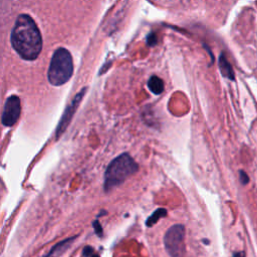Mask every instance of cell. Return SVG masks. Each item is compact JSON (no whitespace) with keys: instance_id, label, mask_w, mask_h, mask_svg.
I'll return each instance as SVG.
<instances>
[{"instance_id":"cell-11","label":"cell","mask_w":257,"mask_h":257,"mask_svg":"<svg viewBox=\"0 0 257 257\" xmlns=\"http://www.w3.org/2000/svg\"><path fill=\"white\" fill-rule=\"evenodd\" d=\"M83 253H84L85 256H89V257H98V255L94 254L92 248H90V247H85L84 250H83Z\"/></svg>"},{"instance_id":"cell-8","label":"cell","mask_w":257,"mask_h":257,"mask_svg":"<svg viewBox=\"0 0 257 257\" xmlns=\"http://www.w3.org/2000/svg\"><path fill=\"white\" fill-rule=\"evenodd\" d=\"M148 87L154 94H161L164 91L165 85L164 81L159 76L153 75L148 81Z\"/></svg>"},{"instance_id":"cell-6","label":"cell","mask_w":257,"mask_h":257,"mask_svg":"<svg viewBox=\"0 0 257 257\" xmlns=\"http://www.w3.org/2000/svg\"><path fill=\"white\" fill-rule=\"evenodd\" d=\"M21 111L20 99L17 95H11L6 99L3 113L2 123L5 126H12L19 118Z\"/></svg>"},{"instance_id":"cell-10","label":"cell","mask_w":257,"mask_h":257,"mask_svg":"<svg viewBox=\"0 0 257 257\" xmlns=\"http://www.w3.org/2000/svg\"><path fill=\"white\" fill-rule=\"evenodd\" d=\"M240 181L243 185H246L249 183V177L244 171H240Z\"/></svg>"},{"instance_id":"cell-2","label":"cell","mask_w":257,"mask_h":257,"mask_svg":"<svg viewBox=\"0 0 257 257\" xmlns=\"http://www.w3.org/2000/svg\"><path fill=\"white\" fill-rule=\"evenodd\" d=\"M139 170V165L127 154L123 153L113 159L107 166L104 173L103 188L105 192L121 185Z\"/></svg>"},{"instance_id":"cell-4","label":"cell","mask_w":257,"mask_h":257,"mask_svg":"<svg viewBox=\"0 0 257 257\" xmlns=\"http://www.w3.org/2000/svg\"><path fill=\"white\" fill-rule=\"evenodd\" d=\"M164 244L171 257H185V227L182 224L171 226L164 236Z\"/></svg>"},{"instance_id":"cell-9","label":"cell","mask_w":257,"mask_h":257,"mask_svg":"<svg viewBox=\"0 0 257 257\" xmlns=\"http://www.w3.org/2000/svg\"><path fill=\"white\" fill-rule=\"evenodd\" d=\"M167 216V210L164 208H159L156 211H154V213L147 219L146 221V226L148 227H152L154 226L161 218Z\"/></svg>"},{"instance_id":"cell-14","label":"cell","mask_w":257,"mask_h":257,"mask_svg":"<svg viewBox=\"0 0 257 257\" xmlns=\"http://www.w3.org/2000/svg\"><path fill=\"white\" fill-rule=\"evenodd\" d=\"M234 257H244V253L243 252H239V253H235Z\"/></svg>"},{"instance_id":"cell-3","label":"cell","mask_w":257,"mask_h":257,"mask_svg":"<svg viewBox=\"0 0 257 257\" xmlns=\"http://www.w3.org/2000/svg\"><path fill=\"white\" fill-rule=\"evenodd\" d=\"M73 73V61L70 52L63 47L57 48L51 58L47 78L55 86L66 83Z\"/></svg>"},{"instance_id":"cell-12","label":"cell","mask_w":257,"mask_h":257,"mask_svg":"<svg viewBox=\"0 0 257 257\" xmlns=\"http://www.w3.org/2000/svg\"><path fill=\"white\" fill-rule=\"evenodd\" d=\"M93 227L95 229V233L98 235V236H101L102 235V229H101V226L100 224L98 223V221H94L93 222Z\"/></svg>"},{"instance_id":"cell-1","label":"cell","mask_w":257,"mask_h":257,"mask_svg":"<svg viewBox=\"0 0 257 257\" xmlns=\"http://www.w3.org/2000/svg\"><path fill=\"white\" fill-rule=\"evenodd\" d=\"M11 44L25 60H34L42 49V36L35 21L27 14H20L11 31Z\"/></svg>"},{"instance_id":"cell-13","label":"cell","mask_w":257,"mask_h":257,"mask_svg":"<svg viewBox=\"0 0 257 257\" xmlns=\"http://www.w3.org/2000/svg\"><path fill=\"white\" fill-rule=\"evenodd\" d=\"M157 43V37H156V35L155 34H150L149 36H148V44H150V45H155Z\"/></svg>"},{"instance_id":"cell-7","label":"cell","mask_w":257,"mask_h":257,"mask_svg":"<svg viewBox=\"0 0 257 257\" xmlns=\"http://www.w3.org/2000/svg\"><path fill=\"white\" fill-rule=\"evenodd\" d=\"M219 67H220V70H221V73L231 79V80H234L235 78V75H234V71H233V68L231 66V64L229 63V61L227 60V58L225 57V55L222 53L220 55V58H219Z\"/></svg>"},{"instance_id":"cell-5","label":"cell","mask_w":257,"mask_h":257,"mask_svg":"<svg viewBox=\"0 0 257 257\" xmlns=\"http://www.w3.org/2000/svg\"><path fill=\"white\" fill-rule=\"evenodd\" d=\"M85 91H86V87L82 88L74 97L73 99L70 101V103L66 106L60 120H59V123L57 125V128H56V132H55V138L56 139H59V137L65 132V130L67 128L68 124L70 123L71 121V118L73 116V114L75 113L83 95L85 94Z\"/></svg>"}]
</instances>
